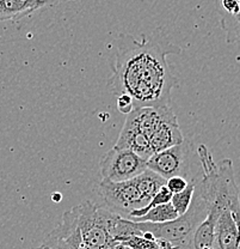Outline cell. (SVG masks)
I'll use <instances>...</instances> for the list:
<instances>
[{
    "instance_id": "15",
    "label": "cell",
    "mask_w": 240,
    "mask_h": 249,
    "mask_svg": "<svg viewBox=\"0 0 240 249\" xmlns=\"http://www.w3.org/2000/svg\"><path fill=\"white\" fill-rule=\"evenodd\" d=\"M117 108L125 115H128L134 109V105L131 98L127 95H121L117 97Z\"/></svg>"
},
{
    "instance_id": "12",
    "label": "cell",
    "mask_w": 240,
    "mask_h": 249,
    "mask_svg": "<svg viewBox=\"0 0 240 249\" xmlns=\"http://www.w3.org/2000/svg\"><path fill=\"white\" fill-rule=\"evenodd\" d=\"M195 185H196V178H190L189 183H188L187 188L183 189L179 193L172 194L171 200H170V204L172 205L178 216H182L185 212L188 211V209L190 207V204H192V196H193V191H195Z\"/></svg>"
},
{
    "instance_id": "6",
    "label": "cell",
    "mask_w": 240,
    "mask_h": 249,
    "mask_svg": "<svg viewBox=\"0 0 240 249\" xmlns=\"http://www.w3.org/2000/svg\"><path fill=\"white\" fill-rule=\"evenodd\" d=\"M214 249H240L239 213L226 209L218 218L214 232Z\"/></svg>"
},
{
    "instance_id": "3",
    "label": "cell",
    "mask_w": 240,
    "mask_h": 249,
    "mask_svg": "<svg viewBox=\"0 0 240 249\" xmlns=\"http://www.w3.org/2000/svg\"><path fill=\"white\" fill-rule=\"evenodd\" d=\"M97 194L108 210L125 218L134 210L143 209L147 205L134 178L122 182L102 180L97 185Z\"/></svg>"
},
{
    "instance_id": "19",
    "label": "cell",
    "mask_w": 240,
    "mask_h": 249,
    "mask_svg": "<svg viewBox=\"0 0 240 249\" xmlns=\"http://www.w3.org/2000/svg\"><path fill=\"white\" fill-rule=\"evenodd\" d=\"M127 249H129V248H127Z\"/></svg>"
},
{
    "instance_id": "9",
    "label": "cell",
    "mask_w": 240,
    "mask_h": 249,
    "mask_svg": "<svg viewBox=\"0 0 240 249\" xmlns=\"http://www.w3.org/2000/svg\"><path fill=\"white\" fill-rule=\"evenodd\" d=\"M43 6L42 0H0V22L20 19Z\"/></svg>"
},
{
    "instance_id": "17",
    "label": "cell",
    "mask_w": 240,
    "mask_h": 249,
    "mask_svg": "<svg viewBox=\"0 0 240 249\" xmlns=\"http://www.w3.org/2000/svg\"><path fill=\"white\" fill-rule=\"evenodd\" d=\"M80 249H100V248L91 247V246H87V245H85V243H81V246H80Z\"/></svg>"
},
{
    "instance_id": "10",
    "label": "cell",
    "mask_w": 240,
    "mask_h": 249,
    "mask_svg": "<svg viewBox=\"0 0 240 249\" xmlns=\"http://www.w3.org/2000/svg\"><path fill=\"white\" fill-rule=\"evenodd\" d=\"M134 180H135L136 186H138L141 196H144L147 204L156 196L157 192L166 183V180L160 178L159 175H157L156 173H153V171L149 169H146L140 175L135 176Z\"/></svg>"
},
{
    "instance_id": "4",
    "label": "cell",
    "mask_w": 240,
    "mask_h": 249,
    "mask_svg": "<svg viewBox=\"0 0 240 249\" xmlns=\"http://www.w3.org/2000/svg\"><path fill=\"white\" fill-rule=\"evenodd\" d=\"M103 180L122 182L140 175L147 169V160L129 150L112 147L100 160Z\"/></svg>"
},
{
    "instance_id": "8",
    "label": "cell",
    "mask_w": 240,
    "mask_h": 249,
    "mask_svg": "<svg viewBox=\"0 0 240 249\" xmlns=\"http://www.w3.org/2000/svg\"><path fill=\"white\" fill-rule=\"evenodd\" d=\"M113 147L133 151L134 154L140 156L141 158L146 160L153 155L151 145H149V140L143 136L140 132L136 131L134 127L126 123L123 124L122 131H121L117 142H116Z\"/></svg>"
},
{
    "instance_id": "2",
    "label": "cell",
    "mask_w": 240,
    "mask_h": 249,
    "mask_svg": "<svg viewBox=\"0 0 240 249\" xmlns=\"http://www.w3.org/2000/svg\"><path fill=\"white\" fill-rule=\"evenodd\" d=\"M76 210L82 243L100 249L109 248L113 242L109 233V225L115 212L89 200L79 204Z\"/></svg>"
},
{
    "instance_id": "13",
    "label": "cell",
    "mask_w": 240,
    "mask_h": 249,
    "mask_svg": "<svg viewBox=\"0 0 240 249\" xmlns=\"http://www.w3.org/2000/svg\"><path fill=\"white\" fill-rule=\"evenodd\" d=\"M122 243L129 249H158L157 240L152 237L149 233L131 236Z\"/></svg>"
},
{
    "instance_id": "16",
    "label": "cell",
    "mask_w": 240,
    "mask_h": 249,
    "mask_svg": "<svg viewBox=\"0 0 240 249\" xmlns=\"http://www.w3.org/2000/svg\"><path fill=\"white\" fill-rule=\"evenodd\" d=\"M46 2V5H55L60 4V2H66V1H72V0H42Z\"/></svg>"
},
{
    "instance_id": "18",
    "label": "cell",
    "mask_w": 240,
    "mask_h": 249,
    "mask_svg": "<svg viewBox=\"0 0 240 249\" xmlns=\"http://www.w3.org/2000/svg\"><path fill=\"white\" fill-rule=\"evenodd\" d=\"M36 249H48V248H46V247H43V246H41V247H38V248H36Z\"/></svg>"
},
{
    "instance_id": "1",
    "label": "cell",
    "mask_w": 240,
    "mask_h": 249,
    "mask_svg": "<svg viewBox=\"0 0 240 249\" xmlns=\"http://www.w3.org/2000/svg\"><path fill=\"white\" fill-rule=\"evenodd\" d=\"M182 53V48L170 42L161 30L151 36L121 34L116 40L115 61L109 85L116 96L127 95L135 108L170 106L171 91L177 78L167 62L169 54Z\"/></svg>"
},
{
    "instance_id": "11",
    "label": "cell",
    "mask_w": 240,
    "mask_h": 249,
    "mask_svg": "<svg viewBox=\"0 0 240 249\" xmlns=\"http://www.w3.org/2000/svg\"><path fill=\"white\" fill-rule=\"evenodd\" d=\"M178 217L176 210L172 207L170 202L167 204L159 205V206L153 207L149 210L143 217L138 218L135 220H131L134 223H154V224H161V223H167L175 220Z\"/></svg>"
},
{
    "instance_id": "7",
    "label": "cell",
    "mask_w": 240,
    "mask_h": 249,
    "mask_svg": "<svg viewBox=\"0 0 240 249\" xmlns=\"http://www.w3.org/2000/svg\"><path fill=\"white\" fill-rule=\"evenodd\" d=\"M183 142H184V137L180 132L176 115H172L171 118L162 121L149 138V145H151L153 155L175 145L182 144Z\"/></svg>"
},
{
    "instance_id": "5",
    "label": "cell",
    "mask_w": 240,
    "mask_h": 249,
    "mask_svg": "<svg viewBox=\"0 0 240 249\" xmlns=\"http://www.w3.org/2000/svg\"><path fill=\"white\" fill-rule=\"evenodd\" d=\"M190 146L189 142L175 145L166 150L152 155L147 160V169L152 170L164 180L182 176L187 178L189 171Z\"/></svg>"
},
{
    "instance_id": "14",
    "label": "cell",
    "mask_w": 240,
    "mask_h": 249,
    "mask_svg": "<svg viewBox=\"0 0 240 249\" xmlns=\"http://www.w3.org/2000/svg\"><path fill=\"white\" fill-rule=\"evenodd\" d=\"M189 180L190 178H182V176H174V178L166 180L165 186L167 187V189H169L172 194L179 193V192H182L183 189L187 188L188 183H189Z\"/></svg>"
}]
</instances>
